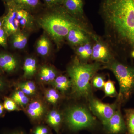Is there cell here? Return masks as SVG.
I'll return each mask as SVG.
<instances>
[{"label":"cell","mask_w":134,"mask_h":134,"mask_svg":"<svg viewBox=\"0 0 134 134\" xmlns=\"http://www.w3.org/2000/svg\"><path fill=\"white\" fill-rule=\"evenodd\" d=\"M46 97L48 102L52 104H55L59 101L60 95L56 90L51 89L46 92Z\"/></svg>","instance_id":"4316f807"},{"label":"cell","mask_w":134,"mask_h":134,"mask_svg":"<svg viewBox=\"0 0 134 134\" xmlns=\"http://www.w3.org/2000/svg\"><path fill=\"white\" fill-rule=\"evenodd\" d=\"M13 2L18 7L31 13L37 12L44 6L40 0H14Z\"/></svg>","instance_id":"4fadbf2b"},{"label":"cell","mask_w":134,"mask_h":134,"mask_svg":"<svg viewBox=\"0 0 134 134\" xmlns=\"http://www.w3.org/2000/svg\"><path fill=\"white\" fill-rule=\"evenodd\" d=\"M4 109L5 108H4L3 104L0 103V117L3 115L4 112Z\"/></svg>","instance_id":"d590c367"},{"label":"cell","mask_w":134,"mask_h":134,"mask_svg":"<svg viewBox=\"0 0 134 134\" xmlns=\"http://www.w3.org/2000/svg\"><path fill=\"white\" fill-rule=\"evenodd\" d=\"M92 85L95 88L102 90L104 85L105 78L101 74H96L92 79Z\"/></svg>","instance_id":"484cf974"},{"label":"cell","mask_w":134,"mask_h":134,"mask_svg":"<svg viewBox=\"0 0 134 134\" xmlns=\"http://www.w3.org/2000/svg\"><path fill=\"white\" fill-rule=\"evenodd\" d=\"M55 70L50 67L43 66L41 68L39 73L40 78L44 82H49L54 81L56 77Z\"/></svg>","instance_id":"7402d4cb"},{"label":"cell","mask_w":134,"mask_h":134,"mask_svg":"<svg viewBox=\"0 0 134 134\" xmlns=\"http://www.w3.org/2000/svg\"><path fill=\"white\" fill-rule=\"evenodd\" d=\"M3 16L0 17V30L2 28L3 26Z\"/></svg>","instance_id":"74e56055"},{"label":"cell","mask_w":134,"mask_h":134,"mask_svg":"<svg viewBox=\"0 0 134 134\" xmlns=\"http://www.w3.org/2000/svg\"><path fill=\"white\" fill-rule=\"evenodd\" d=\"M64 122L68 129L76 132L83 129H93L97 124L96 118L84 107L75 106L67 110Z\"/></svg>","instance_id":"5b68a950"},{"label":"cell","mask_w":134,"mask_h":134,"mask_svg":"<svg viewBox=\"0 0 134 134\" xmlns=\"http://www.w3.org/2000/svg\"><path fill=\"white\" fill-rule=\"evenodd\" d=\"M6 85L7 84L5 83V81L0 77V92L4 90L6 86Z\"/></svg>","instance_id":"e575fe53"},{"label":"cell","mask_w":134,"mask_h":134,"mask_svg":"<svg viewBox=\"0 0 134 134\" xmlns=\"http://www.w3.org/2000/svg\"><path fill=\"white\" fill-rule=\"evenodd\" d=\"M9 36L3 26L0 30V46L4 48L7 46V38Z\"/></svg>","instance_id":"f546056e"},{"label":"cell","mask_w":134,"mask_h":134,"mask_svg":"<svg viewBox=\"0 0 134 134\" xmlns=\"http://www.w3.org/2000/svg\"><path fill=\"white\" fill-rule=\"evenodd\" d=\"M93 44V41L88 42L75 47L77 57L81 62L88 63L91 60Z\"/></svg>","instance_id":"9a60e30c"},{"label":"cell","mask_w":134,"mask_h":134,"mask_svg":"<svg viewBox=\"0 0 134 134\" xmlns=\"http://www.w3.org/2000/svg\"><path fill=\"white\" fill-rule=\"evenodd\" d=\"M125 121L127 134H134V109L125 110Z\"/></svg>","instance_id":"603a6c76"},{"label":"cell","mask_w":134,"mask_h":134,"mask_svg":"<svg viewBox=\"0 0 134 134\" xmlns=\"http://www.w3.org/2000/svg\"><path fill=\"white\" fill-rule=\"evenodd\" d=\"M31 134H52L48 127L44 125H38L33 129Z\"/></svg>","instance_id":"f1b7e54d"},{"label":"cell","mask_w":134,"mask_h":134,"mask_svg":"<svg viewBox=\"0 0 134 134\" xmlns=\"http://www.w3.org/2000/svg\"><path fill=\"white\" fill-rule=\"evenodd\" d=\"M84 0H63L62 6L69 14L77 19L86 21L84 11Z\"/></svg>","instance_id":"8fae6325"},{"label":"cell","mask_w":134,"mask_h":134,"mask_svg":"<svg viewBox=\"0 0 134 134\" xmlns=\"http://www.w3.org/2000/svg\"><path fill=\"white\" fill-rule=\"evenodd\" d=\"M97 35L90 27H76L69 31L66 39L75 47L88 42H93Z\"/></svg>","instance_id":"ba28073f"},{"label":"cell","mask_w":134,"mask_h":134,"mask_svg":"<svg viewBox=\"0 0 134 134\" xmlns=\"http://www.w3.org/2000/svg\"><path fill=\"white\" fill-rule=\"evenodd\" d=\"M63 121L61 114L55 110L50 112L46 119L47 124L55 130L57 134H59Z\"/></svg>","instance_id":"e0dca14e"},{"label":"cell","mask_w":134,"mask_h":134,"mask_svg":"<svg viewBox=\"0 0 134 134\" xmlns=\"http://www.w3.org/2000/svg\"><path fill=\"white\" fill-rule=\"evenodd\" d=\"M104 65L117 79L119 92L117 102L119 105L127 101L134 93V67L120 62L116 58Z\"/></svg>","instance_id":"277c9868"},{"label":"cell","mask_w":134,"mask_h":134,"mask_svg":"<svg viewBox=\"0 0 134 134\" xmlns=\"http://www.w3.org/2000/svg\"><path fill=\"white\" fill-rule=\"evenodd\" d=\"M89 100L90 110L100 120L103 125L110 119L120 106L117 102L112 104H106L92 97Z\"/></svg>","instance_id":"52a82bcc"},{"label":"cell","mask_w":134,"mask_h":134,"mask_svg":"<svg viewBox=\"0 0 134 134\" xmlns=\"http://www.w3.org/2000/svg\"><path fill=\"white\" fill-rule=\"evenodd\" d=\"M101 68V63H83L75 57L67 69L70 78L73 93L77 97L90 99L91 97V85L93 76Z\"/></svg>","instance_id":"3957f363"},{"label":"cell","mask_w":134,"mask_h":134,"mask_svg":"<svg viewBox=\"0 0 134 134\" xmlns=\"http://www.w3.org/2000/svg\"><path fill=\"white\" fill-rule=\"evenodd\" d=\"M19 86L21 89V91H22L26 95H31L34 93V92L29 90L28 88L23 86L22 84L20 85Z\"/></svg>","instance_id":"d6a6232c"},{"label":"cell","mask_w":134,"mask_h":134,"mask_svg":"<svg viewBox=\"0 0 134 134\" xmlns=\"http://www.w3.org/2000/svg\"><path fill=\"white\" fill-rule=\"evenodd\" d=\"M11 43L14 48L23 49L26 47L28 43V35L21 31L10 36Z\"/></svg>","instance_id":"ac0fdd59"},{"label":"cell","mask_w":134,"mask_h":134,"mask_svg":"<svg viewBox=\"0 0 134 134\" xmlns=\"http://www.w3.org/2000/svg\"><path fill=\"white\" fill-rule=\"evenodd\" d=\"M54 85L55 88L62 92H65L72 86L71 80L65 76H59L54 80Z\"/></svg>","instance_id":"ffe728a7"},{"label":"cell","mask_w":134,"mask_h":134,"mask_svg":"<svg viewBox=\"0 0 134 134\" xmlns=\"http://www.w3.org/2000/svg\"><path fill=\"white\" fill-rule=\"evenodd\" d=\"M116 55L105 40L97 35L93 41L91 60L105 65L115 59Z\"/></svg>","instance_id":"8992f818"},{"label":"cell","mask_w":134,"mask_h":134,"mask_svg":"<svg viewBox=\"0 0 134 134\" xmlns=\"http://www.w3.org/2000/svg\"><path fill=\"white\" fill-rule=\"evenodd\" d=\"M104 39L117 55L134 59V0H101Z\"/></svg>","instance_id":"6da1fadb"},{"label":"cell","mask_w":134,"mask_h":134,"mask_svg":"<svg viewBox=\"0 0 134 134\" xmlns=\"http://www.w3.org/2000/svg\"><path fill=\"white\" fill-rule=\"evenodd\" d=\"M17 66L14 57L7 53H0V68L3 72L10 73L14 72Z\"/></svg>","instance_id":"5bb4252c"},{"label":"cell","mask_w":134,"mask_h":134,"mask_svg":"<svg viewBox=\"0 0 134 134\" xmlns=\"http://www.w3.org/2000/svg\"><path fill=\"white\" fill-rule=\"evenodd\" d=\"M23 86H25L26 88H28L33 92H35L36 90V86L35 84L33 82L29 81L26 82L22 84Z\"/></svg>","instance_id":"1f68e13d"},{"label":"cell","mask_w":134,"mask_h":134,"mask_svg":"<svg viewBox=\"0 0 134 134\" xmlns=\"http://www.w3.org/2000/svg\"><path fill=\"white\" fill-rule=\"evenodd\" d=\"M38 23L55 41L58 47L66 39L71 29L76 27H90L87 22L74 17L62 5L46 8L45 12L39 18Z\"/></svg>","instance_id":"7a4b0ae2"},{"label":"cell","mask_w":134,"mask_h":134,"mask_svg":"<svg viewBox=\"0 0 134 134\" xmlns=\"http://www.w3.org/2000/svg\"><path fill=\"white\" fill-rule=\"evenodd\" d=\"M5 5L7 12L3 16V27L9 37L21 30L19 22L16 16V6L13 2Z\"/></svg>","instance_id":"30bf717a"},{"label":"cell","mask_w":134,"mask_h":134,"mask_svg":"<svg viewBox=\"0 0 134 134\" xmlns=\"http://www.w3.org/2000/svg\"><path fill=\"white\" fill-rule=\"evenodd\" d=\"M3 105L5 109L8 111H19L20 110L19 107H18L17 104L11 98L5 97Z\"/></svg>","instance_id":"83f0119b"},{"label":"cell","mask_w":134,"mask_h":134,"mask_svg":"<svg viewBox=\"0 0 134 134\" xmlns=\"http://www.w3.org/2000/svg\"><path fill=\"white\" fill-rule=\"evenodd\" d=\"M2 70L1 69V68H0V74L1 73V72H2Z\"/></svg>","instance_id":"f35d334b"},{"label":"cell","mask_w":134,"mask_h":134,"mask_svg":"<svg viewBox=\"0 0 134 134\" xmlns=\"http://www.w3.org/2000/svg\"><path fill=\"white\" fill-rule=\"evenodd\" d=\"M50 43L49 39L44 35L38 40L36 46L38 53L42 56L47 55L50 52Z\"/></svg>","instance_id":"d6986e66"},{"label":"cell","mask_w":134,"mask_h":134,"mask_svg":"<svg viewBox=\"0 0 134 134\" xmlns=\"http://www.w3.org/2000/svg\"><path fill=\"white\" fill-rule=\"evenodd\" d=\"M103 89L105 97H113L118 96V93L115 89L114 83L110 79L105 82Z\"/></svg>","instance_id":"d4e9b609"},{"label":"cell","mask_w":134,"mask_h":134,"mask_svg":"<svg viewBox=\"0 0 134 134\" xmlns=\"http://www.w3.org/2000/svg\"><path fill=\"white\" fill-rule=\"evenodd\" d=\"M44 107L41 102L35 100L29 104L27 110L28 115L32 120L38 121L43 117Z\"/></svg>","instance_id":"2e32d148"},{"label":"cell","mask_w":134,"mask_h":134,"mask_svg":"<svg viewBox=\"0 0 134 134\" xmlns=\"http://www.w3.org/2000/svg\"><path fill=\"white\" fill-rule=\"evenodd\" d=\"M11 98L19 105L24 106L28 104L29 99L28 97L22 91H18L12 94Z\"/></svg>","instance_id":"cb8c5ba5"},{"label":"cell","mask_w":134,"mask_h":134,"mask_svg":"<svg viewBox=\"0 0 134 134\" xmlns=\"http://www.w3.org/2000/svg\"><path fill=\"white\" fill-rule=\"evenodd\" d=\"M23 70L25 77H30L34 75L37 70L36 59L32 58H26L24 64Z\"/></svg>","instance_id":"44dd1931"},{"label":"cell","mask_w":134,"mask_h":134,"mask_svg":"<svg viewBox=\"0 0 134 134\" xmlns=\"http://www.w3.org/2000/svg\"><path fill=\"white\" fill-rule=\"evenodd\" d=\"M44 6L46 8H52L61 6L63 0H43Z\"/></svg>","instance_id":"4dcf8cb0"},{"label":"cell","mask_w":134,"mask_h":134,"mask_svg":"<svg viewBox=\"0 0 134 134\" xmlns=\"http://www.w3.org/2000/svg\"><path fill=\"white\" fill-rule=\"evenodd\" d=\"M5 5H8L13 2L14 0H2Z\"/></svg>","instance_id":"8d00e7d4"},{"label":"cell","mask_w":134,"mask_h":134,"mask_svg":"<svg viewBox=\"0 0 134 134\" xmlns=\"http://www.w3.org/2000/svg\"><path fill=\"white\" fill-rule=\"evenodd\" d=\"M103 126L105 131L108 134H123L126 132V122L122 117L120 106L113 115Z\"/></svg>","instance_id":"9c48e42d"},{"label":"cell","mask_w":134,"mask_h":134,"mask_svg":"<svg viewBox=\"0 0 134 134\" xmlns=\"http://www.w3.org/2000/svg\"><path fill=\"white\" fill-rule=\"evenodd\" d=\"M16 16L19 21L20 27L26 30L33 28L34 19L32 13L18 7L16 5Z\"/></svg>","instance_id":"7c38bea8"},{"label":"cell","mask_w":134,"mask_h":134,"mask_svg":"<svg viewBox=\"0 0 134 134\" xmlns=\"http://www.w3.org/2000/svg\"><path fill=\"white\" fill-rule=\"evenodd\" d=\"M4 134H26L25 132L21 129H16L7 132Z\"/></svg>","instance_id":"836d02e7"}]
</instances>
